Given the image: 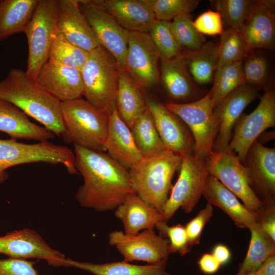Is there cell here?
I'll list each match as a JSON object with an SVG mask.
<instances>
[{
	"instance_id": "obj_15",
	"label": "cell",
	"mask_w": 275,
	"mask_h": 275,
	"mask_svg": "<svg viewBox=\"0 0 275 275\" xmlns=\"http://www.w3.org/2000/svg\"><path fill=\"white\" fill-rule=\"evenodd\" d=\"M0 253L9 258L45 260L53 267H65L64 254L50 247L36 231L24 228L0 236Z\"/></svg>"
},
{
	"instance_id": "obj_19",
	"label": "cell",
	"mask_w": 275,
	"mask_h": 275,
	"mask_svg": "<svg viewBox=\"0 0 275 275\" xmlns=\"http://www.w3.org/2000/svg\"><path fill=\"white\" fill-rule=\"evenodd\" d=\"M160 80L170 102L183 103L193 102L206 94L199 88L187 69L182 53L171 59H160Z\"/></svg>"
},
{
	"instance_id": "obj_1",
	"label": "cell",
	"mask_w": 275,
	"mask_h": 275,
	"mask_svg": "<svg viewBox=\"0 0 275 275\" xmlns=\"http://www.w3.org/2000/svg\"><path fill=\"white\" fill-rule=\"evenodd\" d=\"M75 166L83 177L76 193L80 205L97 211L115 210L133 190L128 170L105 152L74 145Z\"/></svg>"
},
{
	"instance_id": "obj_23",
	"label": "cell",
	"mask_w": 275,
	"mask_h": 275,
	"mask_svg": "<svg viewBox=\"0 0 275 275\" xmlns=\"http://www.w3.org/2000/svg\"><path fill=\"white\" fill-rule=\"evenodd\" d=\"M129 32L148 33L156 20L144 0H92Z\"/></svg>"
},
{
	"instance_id": "obj_18",
	"label": "cell",
	"mask_w": 275,
	"mask_h": 275,
	"mask_svg": "<svg viewBox=\"0 0 275 275\" xmlns=\"http://www.w3.org/2000/svg\"><path fill=\"white\" fill-rule=\"evenodd\" d=\"M37 84L61 102L83 96L84 84L80 70L47 61L40 69Z\"/></svg>"
},
{
	"instance_id": "obj_25",
	"label": "cell",
	"mask_w": 275,
	"mask_h": 275,
	"mask_svg": "<svg viewBox=\"0 0 275 275\" xmlns=\"http://www.w3.org/2000/svg\"><path fill=\"white\" fill-rule=\"evenodd\" d=\"M105 149L112 158L128 170L143 158L131 130L120 118L116 109L110 114Z\"/></svg>"
},
{
	"instance_id": "obj_4",
	"label": "cell",
	"mask_w": 275,
	"mask_h": 275,
	"mask_svg": "<svg viewBox=\"0 0 275 275\" xmlns=\"http://www.w3.org/2000/svg\"><path fill=\"white\" fill-rule=\"evenodd\" d=\"M65 127L62 135L66 143L105 152L110 114L99 109L81 98L61 102Z\"/></svg>"
},
{
	"instance_id": "obj_43",
	"label": "cell",
	"mask_w": 275,
	"mask_h": 275,
	"mask_svg": "<svg viewBox=\"0 0 275 275\" xmlns=\"http://www.w3.org/2000/svg\"><path fill=\"white\" fill-rule=\"evenodd\" d=\"M213 212L212 205L207 203L205 207L184 226L191 247L200 243L202 231L212 216Z\"/></svg>"
},
{
	"instance_id": "obj_50",
	"label": "cell",
	"mask_w": 275,
	"mask_h": 275,
	"mask_svg": "<svg viewBox=\"0 0 275 275\" xmlns=\"http://www.w3.org/2000/svg\"><path fill=\"white\" fill-rule=\"evenodd\" d=\"M274 131L266 132L265 133H264L263 132L258 136L256 141L257 140L260 139V140H258L257 141L262 144L263 141H264L263 143H265L267 141H270L274 139Z\"/></svg>"
},
{
	"instance_id": "obj_29",
	"label": "cell",
	"mask_w": 275,
	"mask_h": 275,
	"mask_svg": "<svg viewBox=\"0 0 275 275\" xmlns=\"http://www.w3.org/2000/svg\"><path fill=\"white\" fill-rule=\"evenodd\" d=\"M39 0H0V41L24 33Z\"/></svg>"
},
{
	"instance_id": "obj_46",
	"label": "cell",
	"mask_w": 275,
	"mask_h": 275,
	"mask_svg": "<svg viewBox=\"0 0 275 275\" xmlns=\"http://www.w3.org/2000/svg\"><path fill=\"white\" fill-rule=\"evenodd\" d=\"M261 201L262 207L256 212L257 223L275 240V199Z\"/></svg>"
},
{
	"instance_id": "obj_40",
	"label": "cell",
	"mask_w": 275,
	"mask_h": 275,
	"mask_svg": "<svg viewBox=\"0 0 275 275\" xmlns=\"http://www.w3.org/2000/svg\"><path fill=\"white\" fill-rule=\"evenodd\" d=\"M148 34L160 59H171L183 52L172 32L171 21L156 19Z\"/></svg>"
},
{
	"instance_id": "obj_12",
	"label": "cell",
	"mask_w": 275,
	"mask_h": 275,
	"mask_svg": "<svg viewBox=\"0 0 275 275\" xmlns=\"http://www.w3.org/2000/svg\"><path fill=\"white\" fill-rule=\"evenodd\" d=\"M160 57L149 35L129 32L124 71L142 89L160 81Z\"/></svg>"
},
{
	"instance_id": "obj_42",
	"label": "cell",
	"mask_w": 275,
	"mask_h": 275,
	"mask_svg": "<svg viewBox=\"0 0 275 275\" xmlns=\"http://www.w3.org/2000/svg\"><path fill=\"white\" fill-rule=\"evenodd\" d=\"M155 228L160 236L169 238L170 254L179 253L181 256H184L190 251L191 247L184 226L179 224L169 226L167 222L162 221L157 223Z\"/></svg>"
},
{
	"instance_id": "obj_47",
	"label": "cell",
	"mask_w": 275,
	"mask_h": 275,
	"mask_svg": "<svg viewBox=\"0 0 275 275\" xmlns=\"http://www.w3.org/2000/svg\"><path fill=\"white\" fill-rule=\"evenodd\" d=\"M201 271L205 274H213L219 269L221 264L212 254H203L198 262Z\"/></svg>"
},
{
	"instance_id": "obj_34",
	"label": "cell",
	"mask_w": 275,
	"mask_h": 275,
	"mask_svg": "<svg viewBox=\"0 0 275 275\" xmlns=\"http://www.w3.org/2000/svg\"><path fill=\"white\" fill-rule=\"evenodd\" d=\"M244 84L264 90L273 88L270 85L271 71L270 63L265 52L250 51L242 63Z\"/></svg>"
},
{
	"instance_id": "obj_37",
	"label": "cell",
	"mask_w": 275,
	"mask_h": 275,
	"mask_svg": "<svg viewBox=\"0 0 275 275\" xmlns=\"http://www.w3.org/2000/svg\"><path fill=\"white\" fill-rule=\"evenodd\" d=\"M217 69L226 64L243 62L249 51L240 31L226 29L221 35L217 44Z\"/></svg>"
},
{
	"instance_id": "obj_48",
	"label": "cell",
	"mask_w": 275,
	"mask_h": 275,
	"mask_svg": "<svg viewBox=\"0 0 275 275\" xmlns=\"http://www.w3.org/2000/svg\"><path fill=\"white\" fill-rule=\"evenodd\" d=\"M212 254L221 265L227 263L231 258V253L229 248L222 244H217L214 248Z\"/></svg>"
},
{
	"instance_id": "obj_49",
	"label": "cell",
	"mask_w": 275,
	"mask_h": 275,
	"mask_svg": "<svg viewBox=\"0 0 275 275\" xmlns=\"http://www.w3.org/2000/svg\"><path fill=\"white\" fill-rule=\"evenodd\" d=\"M254 273L259 275H275V254L268 257Z\"/></svg>"
},
{
	"instance_id": "obj_13",
	"label": "cell",
	"mask_w": 275,
	"mask_h": 275,
	"mask_svg": "<svg viewBox=\"0 0 275 275\" xmlns=\"http://www.w3.org/2000/svg\"><path fill=\"white\" fill-rule=\"evenodd\" d=\"M78 3L100 45L113 56L120 70H124L129 31L92 0H78Z\"/></svg>"
},
{
	"instance_id": "obj_9",
	"label": "cell",
	"mask_w": 275,
	"mask_h": 275,
	"mask_svg": "<svg viewBox=\"0 0 275 275\" xmlns=\"http://www.w3.org/2000/svg\"><path fill=\"white\" fill-rule=\"evenodd\" d=\"M205 160L208 174L239 198L246 208L255 212L261 208L262 202L252 188L248 171L234 152L212 150Z\"/></svg>"
},
{
	"instance_id": "obj_11",
	"label": "cell",
	"mask_w": 275,
	"mask_h": 275,
	"mask_svg": "<svg viewBox=\"0 0 275 275\" xmlns=\"http://www.w3.org/2000/svg\"><path fill=\"white\" fill-rule=\"evenodd\" d=\"M275 126V91L264 90L260 102L250 114L242 113L235 124L227 149L234 152L243 163L246 153L258 136Z\"/></svg>"
},
{
	"instance_id": "obj_17",
	"label": "cell",
	"mask_w": 275,
	"mask_h": 275,
	"mask_svg": "<svg viewBox=\"0 0 275 275\" xmlns=\"http://www.w3.org/2000/svg\"><path fill=\"white\" fill-rule=\"evenodd\" d=\"M145 101L166 149L182 157L193 153L194 139L184 122L159 101L151 98Z\"/></svg>"
},
{
	"instance_id": "obj_20",
	"label": "cell",
	"mask_w": 275,
	"mask_h": 275,
	"mask_svg": "<svg viewBox=\"0 0 275 275\" xmlns=\"http://www.w3.org/2000/svg\"><path fill=\"white\" fill-rule=\"evenodd\" d=\"M243 165L252 187L261 200L275 199V149L255 141L249 148Z\"/></svg>"
},
{
	"instance_id": "obj_22",
	"label": "cell",
	"mask_w": 275,
	"mask_h": 275,
	"mask_svg": "<svg viewBox=\"0 0 275 275\" xmlns=\"http://www.w3.org/2000/svg\"><path fill=\"white\" fill-rule=\"evenodd\" d=\"M275 1L256 0L241 32L249 52L273 49L275 46Z\"/></svg>"
},
{
	"instance_id": "obj_27",
	"label": "cell",
	"mask_w": 275,
	"mask_h": 275,
	"mask_svg": "<svg viewBox=\"0 0 275 275\" xmlns=\"http://www.w3.org/2000/svg\"><path fill=\"white\" fill-rule=\"evenodd\" d=\"M0 131L13 139L48 141L54 134L44 126L31 122L28 116L12 103L0 99Z\"/></svg>"
},
{
	"instance_id": "obj_45",
	"label": "cell",
	"mask_w": 275,
	"mask_h": 275,
	"mask_svg": "<svg viewBox=\"0 0 275 275\" xmlns=\"http://www.w3.org/2000/svg\"><path fill=\"white\" fill-rule=\"evenodd\" d=\"M35 264L36 262L24 259H0V275H39Z\"/></svg>"
},
{
	"instance_id": "obj_28",
	"label": "cell",
	"mask_w": 275,
	"mask_h": 275,
	"mask_svg": "<svg viewBox=\"0 0 275 275\" xmlns=\"http://www.w3.org/2000/svg\"><path fill=\"white\" fill-rule=\"evenodd\" d=\"M168 261V258H166L157 263L138 265L124 260L96 264L80 262L66 258L65 267H75L94 275H172L167 271Z\"/></svg>"
},
{
	"instance_id": "obj_2",
	"label": "cell",
	"mask_w": 275,
	"mask_h": 275,
	"mask_svg": "<svg viewBox=\"0 0 275 275\" xmlns=\"http://www.w3.org/2000/svg\"><path fill=\"white\" fill-rule=\"evenodd\" d=\"M0 99L12 103L54 135L64 133L61 102L29 78L25 71L12 68L0 80Z\"/></svg>"
},
{
	"instance_id": "obj_26",
	"label": "cell",
	"mask_w": 275,
	"mask_h": 275,
	"mask_svg": "<svg viewBox=\"0 0 275 275\" xmlns=\"http://www.w3.org/2000/svg\"><path fill=\"white\" fill-rule=\"evenodd\" d=\"M114 211L115 216L123 224L124 233L127 235L154 229L157 223L165 221L161 213L134 193L129 194Z\"/></svg>"
},
{
	"instance_id": "obj_10",
	"label": "cell",
	"mask_w": 275,
	"mask_h": 275,
	"mask_svg": "<svg viewBox=\"0 0 275 275\" xmlns=\"http://www.w3.org/2000/svg\"><path fill=\"white\" fill-rule=\"evenodd\" d=\"M179 170L178 179L161 212L167 222L180 208L186 213L193 210L202 196L209 175L205 159L194 152L183 157Z\"/></svg>"
},
{
	"instance_id": "obj_39",
	"label": "cell",
	"mask_w": 275,
	"mask_h": 275,
	"mask_svg": "<svg viewBox=\"0 0 275 275\" xmlns=\"http://www.w3.org/2000/svg\"><path fill=\"white\" fill-rule=\"evenodd\" d=\"M189 13L181 14L171 21L173 35L183 51H194L201 48L206 40L195 28Z\"/></svg>"
},
{
	"instance_id": "obj_21",
	"label": "cell",
	"mask_w": 275,
	"mask_h": 275,
	"mask_svg": "<svg viewBox=\"0 0 275 275\" xmlns=\"http://www.w3.org/2000/svg\"><path fill=\"white\" fill-rule=\"evenodd\" d=\"M57 28L69 42L88 52L100 46L78 0H58Z\"/></svg>"
},
{
	"instance_id": "obj_32",
	"label": "cell",
	"mask_w": 275,
	"mask_h": 275,
	"mask_svg": "<svg viewBox=\"0 0 275 275\" xmlns=\"http://www.w3.org/2000/svg\"><path fill=\"white\" fill-rule=\"evenodd\" d=\"M249 230L251 237L249 249L237 273H254L268 257L275 254V240L258 223Z\"/></svg>"
},
{
	"instance_id": "obj_8",
	"label": "cell",
	"mask_w": 275,
	"mask_h": 275,
	"mask_svg": "<svg viewBox=\"0 0 275 275\" xmlns=\"http://www.w3.org/2000/svg\"><path fill=\"white\" fill-rule=\"evenodd\" d=\"M163 104L187 125L194 139V153L205 159L213 150L218 131L210 93L193 102L177 103L169 101Z\"/></svg>"
},
{
	"instance_id": "obj_33",
	"label": "cell",
	"mask_w": 275,
	"mask_h": 275,
	"mask_svg": "<svg viewBox=\"0 0 275 275\" xmlns=\"http://www.w3.org/2000/svg\"><path fill=\"white\" fill-rule=\"evenodd\" d=\"M130 130L143 157L150 156L166 150L147 107L136 120Z\"/></svg>"
},
{
	"instance_id": "obj_24",
	"label": "cell",
	"mask_w": 275,
	"mask_h": 275,
	"mask_svg": "<svg viewBox=\"0 0 275 275\" xmlns=\"http://www.w3.org/2000/svg\"><path fill=\"white\" fill-rule=\"evenodd\" d=\"M202 196L211 205L222 209L236 227L250 229L257 223V213L246 208L237 197L213 176L208 175Z\"/></svg>"
},
{
	"instance_id": "obj_3",
	"label": "cell",
	"mask_w": 275,
	"mask_h": 275,
	"mask_svg": "<svg viewBox=\"0 0 275 275\" xmlns=\"http://www.w3.org/2000/svg\"><path fill=\"white\" fill-rule=\"evenodd\" d=\"M183 157L169 150L143 158L129 170L135 193L162 212L172 188V180Z\"/></svg>"
},
{
	"instance_id": "obj_38",
	"label": "cell",
	"mask_w": 275,
	"mask_h": 275,
	"mask_svg": "<svg viewBox=\"0 0 275 275\" xmlns=\"http://www.w3.org/2000/svg\"><path fill=\"white\" fill-rule=\"evenodd\" d=\"M210 3L221 14L226 29L241 31L256 0H212Z\"/></svg>"
},
{
	"instance_id": "obj_5",
	"label": "cell",
	"mask_w": 275,
	"mask_h": 275,
	"mask_svg": "<svg viewBox=\"0 0 275 275\" xmlns=\"http://www.w3.org/2000/svg\"><path fill=\"white\" fill-rule=\"evenodd\" d=\"M80 72L85 99L111 114L116 109L120 72L114 58L100 45L89 52Z\"/></svg>"
},
{
	"instance_id": "obj_41",
	"label": "cell",
	"mask_w": 275,
	"mask_h": 275,
	"mask_svg": "<svg viewBox=\"0 0 275 275\" xmlns=\"http://www.w3.org/2000/svg\"><path fill=\"white\" fill-rule=\"evenodd\" d=\"M152 10L155 19L170 21L177 16L196 9L199 0H144Z\"/></svg>"
},
{
	"instance_id": "obj_6",
	"label": "cell",
	"mask_w": 275,
	"mask_h": 275,
	"mask_svg": "<svg viewBox=\"0 0 275 275\" xmlns=\"http://www.w3.org/2000/svg\"><path fill=\"white\" fill-rule=\"evenodd\" d=\"M38 162L61 164L70 174L78 173L75 166L74 152L67 146L48 141L25 144L13 139H0V184L8 179L6 170L8 168Z\"/></svg>"
},
{
	"instance_id": "obj_30",
	"label": "cell",
	"mask_w": 275,
	"mask_h": 275,
	"mask_svg": "<svg viewBox=\"0 0 275 275\" xmlns=\"http://www.w3.org/2000/svg\"><path fill=\"white\" fill-rule=\"evenodd\" d=\"M146 107L142 89L124 70H120L116 97V110L120 118L131 129Z\"/></svg>"
},
{
	"instance_id": "obj_31",
	"label": "cell",
	"mask_w": 275,
	"mask_h": 275,
	"mask_svg": "<svg viewBox=\"0 0 275 275\" xmlns=\"http://www.w3.org/2000/svg\"><path fill=\"white\" fill-rule=\"evenodd\" d=\"M187 69L198 85L210 83L213 79L218 64L217 44L206 42L194 51L182 52Z\"/></svg>"
},
{
	"instance_id": "obj_16",
	"label": "cell",
	"mask_w": 275,
	"mask_h": 275,
	"mask_svg": "<svg viewBox=\"0 0 275 275\" xmlns=\"http://www.w3.org/2000/svg\"><path fill=\"white\" fill-rule=\"evenodd\" d=\"M260 90L244 84L226 96L213 108L218 131L212 150L219 152L227 149L235 124L245 107L257 98Z\"/></svg>"
},
{
	"instance_id": "obj_44",
	"label": "cell",
	"mask_w": 275,
	"mask_h": 275,
	"mask_svg": "<svg viewBox=\"0 0 275 275\" xmlns=\"http://www.w3.org/2000/svg\"><path fill=\"white\" fill-rule=\"evenodd\" d=\"M196 30L202 35H221L224 31L223 21L216 11L208 10L199 15L193 21Z\"/></svg>"
},
{
	"instance_id": "obj_36",
	"label": "cell",
	"mask_w": 275,
	"mask_h": 275,
	"mask_svg": "<svg viewBox=\"0 0 275 275\" xmlns=\"http://www.w3.org/2000/svg\"><path fill=\"white\" fill-rule=\"evenodd\" d=\"M89 52L74 45L57 28L50 47L48 61L81 70Z\"/></svg>"
},
{
	"instance_id": "obj_51",
	"label": "cell",
	"mask_w": 275,
	"mask_h": 275,
	"mask_svg": "<svg viewBox=\"0 0 275 275\" xmlns=\"http://www.w3.org/2000/svg\"><path fill=\"white\" fill-rule=\"evenodd\" d=\"M235 275H259L258 274H257L256 273H237Z\"/></svg>"
},
{
	"instance_id": "obj_7",
	"label": "cell",
	"mask_w": 275,
	"mask_h": 275,
	"mask_svg": "<svg viewBox=\"0 0 275 275\" xmlns=\"http://www.w3.org/2000/svg\"><path fill=\"white\" fill-rule=\"evenodd\" d=\"M58 0H39L24 33L28 43L26 76L36 80L41 67L48 61L53 34L57 28Z\"/></svg>"
},
{
	"instance_id": "obj_35",
	"label": "cell",
	"mask_w": 275,
	"mask_h": 275,
	"mask_svg": "<svg viewBox=\"0 0 275 275\" xmlns=\"http://www.w3.org/2000/svg\"><path fill=\"white\" fill-rule=\"evenodd\" d=\"M242 62L225 65L216 69L210 93L213 108L226 96L244 84Z\"/></svg>"
},
{
	"instance_id": "obj_14",
	"label": "cell",
	"mask_w": 275,
	"mask_h": 275,
	"mask_svg": "<svg viewBox=\"0 0 275 275\" xmlns=\"http://www.w3.org/2000/svg\"><path fill=\"white\" fill-rule=\"evenodd\" d=\"M108 242L117 248L124 261L128 262L141 261L153 264L170 254L169 239L156 234L154 229L144 230L134 235L114 231L109 233Z\"/></svg>"
}]
</instances>
